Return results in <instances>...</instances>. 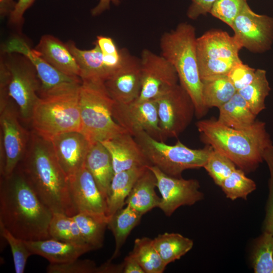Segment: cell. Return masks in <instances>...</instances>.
<instances>
[{
  "instance_id": "cell-2",
  "label": "cell",
  "mask_w": 273,
  "mask_h": 273,
  "mask_svg": "<svg viewBox=\"0 0 273 273\" xmlns=\"http://www.w3.org/2000/svg\"><path fill=\"white\" fill-rule=\"evenodd\" d=\"M18 166L39 199L53 213L69 216L78 213L68 178L57 161L50 140L33 130Z\"/></svg>"
},
{
  "instance_id": "cell-12",
  "label": "cell",
  "mask_w": 273,
  "mask_h": 273,
  "mask_svg": "<svg viewBox=\"0 0 273 273\" xmlns=\"http://www.w3.org/2000/svg\"><path fill=\"white\" fill-rule=\"evenodd\" d=\"M154 100L164 141L167 138H177L190 124L195 115L191 98L177 83Z\"/></svg>"
},
{
  "instance_id": "cell-13",
  "label": "cell",
  "mask_w": 273,
  "mask_h": 273,
  "mask_svg": "<svg viewBox=\"0 0 273 273\" xmlns=\"http://www.w3.org/2000/svg\"><path fill=\"white\" fill-rule=\"evenodd\" d=\"M231 27L243 48L251 52L262 53L273 43V17L253 12L247 3Z\"/></svg>"
},
{
  "instance_id": "cell-35",
  "label": "cell",
  "mask_w": 273,
  "mask_h": 273,
  "mask_svg": "<svg viewBox=\"0 0 273 273\" xmlns=\"http://www.w3.org/2000/svg\"><path fill=\"white\" fill-rule=\"evenodd\" d=\"M220 187L227 198L234 200L246 199L247 196L256 189V184L247 177L241 169H235L221 184Z\"/></svg>"
},
{
  "instance_id": "cell-10",
  "label": "cell",
  "mask_w": 273,
  "mask_h": 273,
  "mask_svg": "<svg viewBox=\"0 0 273 273\" xmlns=\"http://www.w3.org/2000/svg\"><path fill=\"white\" fill-rule=\"evenodd\" d=\"M2 52L19 53L31 62L40 81V98L74 91L80 86L82 80L80 77L66 75L55 68L21 37L15 36L7 40L2 47Z\"/></svg>"
},
{
  "instance_id": "cell-49",
  "label": "cell",
  "mask_w": 273,
  "mask_h": 273,
  "mask_svg": "<svg viewBox=\"0 0 273 273\" xmlns=\"http://www.w3.org/2000/svg\"><path fill=\"white\" fill-rule=\"evenodd\" d=\"M108 260L97 267L96 273H119L122 272V264H114Z\"/></svg>"
},
{
  "instance_id": "cell-25",
  "label": "cell",
  "mask_w": 273,
  "mask_h": 273,
  "mask_svg": "<svg viewBox=\"0 0 273 273\" xmlns=\"http://www.w3.org/2000/svg\"><path fill=\"white\" fill-rule=\"evenodd\" d=\"M156 187V177L148 167L134 184L126 199L125 204L143 215L152 209L158 207L161 198L155 192Z\"/></svg>"
},
{
  "instance_id": "cell-43",
  "label": "cell",
  "mask_w": 273,
  "mask_h": 273,
  "mask_svg": "<svg viewBox=\"0 0 273 273\" xmlns=\"http://www.w3.org/2000/svg\"><path fill=\"white\" fill-rule=\"evenodd\" d=\"M35 0H18L15 7L9 15L10 24L19 26L23 22L25 12L32 5Z\"/></svg>"
},
{
  "instance_id": "cell-5",
  "label": "cell",
  "mask_w": 273,
  "mask_h": 273,
  "mask_svg": "<svg viewBox=\"0 0 273 273\" xmlns=\"http://www.w3.org/2000/svg\"><path fill=\"white\" fill-rule=\"evenodd\" d=\"M114 103L104 82L82 80L79 90L80 132L90 144L128 133L114 118Z\"/></svg>"
},
{
  "instance_id": "cell-36",
  "label": "cell",
  "mask_w": 273,
  "mask_h": 273,
  "mask_svg": "<svg viewBox=\"0 0 273 273\" xmlns=\"http://www.w3.org/2000/svg\"><path fill=\"white\" fill-rule=\"evenodd\" d=\"M256 273H273V235L264 232L258 240L252 255Z\"/></svg>"
},
{
  "instance_id": "cell-6",
  "label": "cell",
  "mask_w": 273,
  "mask_h": 273,
  "mask_svg": "<svg viewBox=\"0 0 273 273\" xmlns=\"http://www.w3.org/2000/svg\"><path fill=\"white\" fill-rule=\"evenodd\" d=\"M79 90L39 97L30 120L33 130L49 140L63 133L81 131Z\"/></svg>"
},
{
  "instance_id": "cell-17",
  "label": "cell",
  "mask_w": 273,
  "mask_h": 273,
  "mask_svg": "<svg viewBox=\"0 0 273 273\" xmlns=\"http://www.w3.org/2000/svg\"><path fill=\"white\" fill-rule=\"evenodd\" d=\"M112 99L119 104H129L140 97L142 80L140 59L127 52L122 65L105 82Z\"/></svg>"
},
{
  "instance_id": "cell-22",
  "label": "cell",
  "mask_w": 273,
  "mask_h": 273,
  "mask_svg": "<svg viewBox=\"0 0 273 273\" xmlns=\"http://www.w3.org/2000/svg\"><path fill=\"white\" fill-rule=\"evenodd\" d=\"M25 241L33 255L42 256L53 264L78 259L83 254L92 250L87 245H77L52 238Z\"/></svg>"
},
{
  "instance_id": "cell-14",
  "label": "cell",
  "mask_w": 273,
  "mask_h": 273,
  "mask_svg": "<svg viewBox=\"0 0 273 273\" xmlns=\"http://www.w3.org/2000/svg\"><path fill=\"white\" fill-rule=\"evenodd\" d=\"M113 113L116 121L132 136L145 131L157 140L164 141L154 99L136 100L126 104L115 102Z\"/></svg>"
},
{
  "instance_id": "cell-47",
  "label": "cell",
  "mask_w": 273,
  "mask_h": 273,
  "mask_svg": "<svg viewBox=\"0 0 273 273\" xmlns=\"http://www.w3.org/2000/svg\"><path fill=\"white\" fill-rule=\"evenodd\" d=\"M120 3V0H99L97 5L91 10V15L93 16H99L110 9L111 3L118 6Z\"/></svg>"
},
{
  "instance_id": "cell-16",
  "label": "cell",
  "mask_w": 273,
  "mask_h": 273,
  "mask_svg": "<svg viewBox=\"0 0 273 273\" xmlns=\"http://www.w3.org/2000/svg\"><path fill=\"white\" fill-rule=\"evenodd\" d=\"M148 168L156 177L161 196L158 208L165 215L170 216L179 207L192 205L203 198L197 180L170 176L153 166Z\"/></svg>"
},
{
  "instance_id": "cell-44",
  "label": "cell",
  "mask_w": 273,
  "mask_h": 273,
  "mask_svg": "<svg viewBox=\"0 0 273 273\" xmlns=\"http://www.w3.org/2000/svg\"><path fill=\"white\" fill-rule=\"evenodd\" d=\"M95 42L99 46L103 54H116L120 51L113 39L110 37L98 35Z\"/></svg>"
},
{
  "instance_id": "cell-15",
  "label": "cell",
  "mask_w": 273,
  "mask_h": 273,
  "mask_svg": "<svg viewBox=\"0 0 273 273\" xmlns=\"http://www.w3.org/2000/svg\"><path fill=\"white\" fill-rule=\"evenodd\" d=\"M140 59L142 85L138 100L155 99L177 84L178 77L174 67L161 55L145 49Z\"/></svg>"
},
{
  "instance_id": "cell-18",
  "label": "cell",
  "mask_w": 273,
  "mask_h": 273,
  "mask_svg": "<svg viewBox=\"0 0 273 273\" xmlns=\"http://www.w3.org/2000/svg\"><path fill=\"white\" fill-rule=\"evenodd\" d=\"M68 181L71 196L78 213L108 217L106 200L84 165L69 177Z\"/></svg>"
},
{
  "instance_id": "cell-45",
  "label": "cell",
  "mask_w": 273,
  "mask_h": 273,
  "mask_svg": "<svg viewBox=\"0 0 273 273\" xmlns=\"http://www.w3.org/2000/svg\"><path fill=\"white\" fill-rule=\"evenodd\" d=\"M269 194L267 203L264 232L273 235V187H269Z\"/></svg>"
},
{
  "instance_id": "cell-27",
  "label": "cell",
  "mask_w": 273,
  "mask_h": 273,
  "mask_svg": "<svg viewBox=\"0 0 273 273\" xmlns=\"http://www.w3.org/2000/svg\"><path fill=\"white\" fill-rule=\"evenodd\" d=\"M217 121L228 127L244 129L256 121L255 115L245 99L237 92L233 97L219 108Z\"/></svg>"
},
{
  "instance_id": "cell-9",
  "label": "cell",
  "mask_w": 273,
  "mask_h": 273,
  "mask_svg": "<svg viewBox=\"0 0 273 273\" xmlns=\"http://www.w3.org/2000/svg\"><path fill=\"white\" fill-rule=\"evenodd\" d=\"M1 59L9 74L8 93L15 103L20 117L30 122L33 107L38 100L40 81L31 62L19 53H3Z\"/></svg>"
},
{
  "instance_id": "cell-4",
  "label": "cell",
  "mask_w": 273,
  "mask_h": 273,
  "mask_svg": "<svg viewBox=\"0 0 273 273\" xmlns=\"http://www.w3.org/2000/svg\"><path fill=\"white\" fill-rule=\"evenodd\" d=\"M197 37L195 27L186 22L165 32L161 37V55L174 67L179 84L187 91L195 108L199 119L208 110L202 97V83L200 76L197 56Z\"/></svg>"
},
{
  "instance_id": "cell-48",
  "label": "cell",
  "mask_w": 273,
  "mask_h": 273,
  "mask_svg": "<svg viewBox=\"0 0 273 273\" xmlns=\"http://www.w3.org/2000/svg\"><path fill=\"white\" fill-rule=\"evenodd\" d=\"M263 159L267 163L270 172L269 187H273V144L265 150Z\"/></svg>"
},
{
  "instance_id": "cell-11",
  "label": "cell",
  "mask_w": 273,
  "mask_h": 273,
  "mask_svg": "<svg viewBox=\"0 0 273 273\" xmlns=\"http://www.w3.org/2000/svg\"><path fill=\"white\" fill-rule=\"evenodd\" d=\"M11 100L0 109L1 176H9L18 167L25 154L30 136L21 124L18 111Z\"/></svg>"
},
{
  "instance_id": "cell-37",
  "label": "cell",
  "mask_w": 273,
  "mask_h": 273,
  "mask_svg": "<svg viewBox=\"0 0 273 273\" xmlns=\"http://www.w3.org/2000/svg\"><path fill=\"white\" fill-rule=\"evenodd\" d=\"M236 166L229 158L213 149L203 167L214 183L220 186L224 179L236 169Z\"/></svg>"
},
{
  "instance_id": "cell-20",
  "label": "cell",
  "mask_w": 273,
  "mask_h": 273,
  "mask_svg": "<svg viewBox=\"0 0 273 273\" xmlns=\"http://www.w3.org/2000/svg\"><path fill=\"white\" fill-rule=\"evenodd\" d=\"M101 142L111 156L115 173L150 166L134 136L128 133Z\"/></svg>"
},
{
  "instance_id": "cell-31",
  "label": "cell",
  "mask_w": 273,
  "mask_h": 273,
  "mask_svg": "<svg viewBox=\"0 0 273 273\" xmlns=\"http://www.w3.org/2000/svg\"><path fill=\"white\" fill-rule=\"evenodd\" d=\"M153 240L154 245L164 263L168 264L188 252L193 246V241L178 233H164Z\"/></svg>"
},
{
  "instance_id": "cell-21",
  "label": "cell",
  "mask_w": 273,
  "mask_h": 273,
  "mask_svg": "<svg viewBox=\"0 0 273 273\" xmlns=\"http://www.w3.org/2000/svg\"><path fill=\"white\" fill-rule=\"evenodd\" d=\"M34 50L46 61L59 71L80 77L76 61L66 43L50 34L41 36Z\"/></svg>"
},
{
  "instance_id": "cell-34",
  "label": "cell",
  "mask_w": 273,
  "mask_h": 273,
  "mask_svg": "<svg viewBox=\"0 0 273 273\" xmlns=\"http://www.w3.org/2000/svg\"><path fill=\"white\" fill-rule=\"evenodd\" d=\"M49 233L50 238L52 239L77 245L88 246L82 238L72 216L61 213H53L49 227Z\"/></svg>"
},
{
  "instance_id": "cell-39",
  "label": "cell",
  "mask_w": 273,
  "mask_h": 273,
  "mask_svg": "<svg viewBox=\"0 0 273 273\" xmlns=\"http://www.w3.org/2000/svg\"><path fill=\"white\" fill-rule=\"evenodd\" d=\"M247 0H217L210 14L230 27L241 12Z\"/></svg>"
},
{
  "instance_id": "cell-41",
  "label": "cell",
  "mask_w": 273,
  "mask_h": 273,
  "mask_svg": "<svg viewBox=\"0 0 273 273\" xmlns=\"http://www.w3.org/2000/svg\"><path fill=\"white\" fill-rule=\"evenodd\" d=\"M256 69L242 61L234 65L227 74L237 92L249 84L255 75Z\"/></svg>"
},
{
  "instance_id": "cell-32",
  "label": "cell",
  "mask_w": 273,
  "mask_h": 273,
  "mask_svg": "<svg viewBox=\"0 0 273 273\" xmlns=\"http://www.w3.org/2000/svg\"><path fill=\"white\" fill-rule=\"evenodd\" d=\"M129 254L136 260L145 273H162L167 266L156 250L153 240L148 237L136 238Z\"/></svg>"
},
{
  "instance_id": "cell-26",
  "label": "cell",
  "mask_w": 273,
  "mask_h": 273,
  "mask_svg": "<svg viewBox=\"0 0 273 273\" xmlns=\"http://www.w3.org/2000/svg\"><path fill=\"white\" fill-rule=\"evenodd\" d=\"M147 167L134 168L115 173L106 200L108 218L125 205L134 184Z\"/></svg>"
},
{
  "instance_id": "cell-28",
  "label": "cell",
  "mask_w": 273,
  "mask_h": 273,
  "mask_svg": "<svg viewBox=\"0 0 273 273\" xmlns=\"http://www.w3.org/2000/svg\"><path fill=\"white\" fill-rule=\"evenodd\" d=\"M143 215L128 205L116 211L109 217L107 228L115 239V247L109 260L116 258L132 230L139 223Z\"/></svg>"
},
{
  "instance_id": "cell-46",
  "label": "cell",
  "mask_w": 273,
  "mask_h": 273,
  "mask_svg": "<svg viewBox=\"0 0 273 273\" xmlns=\"http://www.w3.org/2000/svg\"><path fill=\"white\" fill-rule=\"evenodd\" d=\"M122 264L123 273H145L136 260L129 253L125 257Z\"/></svg>"
},
{
  "instance_id": "cell-24",
  "label": "cell",
  "mask_w": 273,
  "mask_h": 273,
  "mask_svg": "<svg viewBox=\"0 0 273 273\" xmlns=\"http://www.w3.org/2000/svg\"><path fill=\"white\" fill-rule=\"evenodd\" d=\"M66 43L78 66L82 80L104 82L110 76V73L105 65L103 54L95 42L94 48L88 50L79 49L72 40Z\"/></svg>"
},
{
  "instance_id": "cell-42",
  "label": "cell",
  "mask_w": 273,
  "mask_h": 273,
  "mask_svg": "<svg viewBox=\"0 0 273 273\" xmlns=\"http://www.w3.org/2000/svg\"><path fill=\"white\" fill-rule=\"evenodd\" d=\"M217 0H192V3L187 11L188 17L192 20L198 18L201 15L210 13Z\"/></svg>"
},
{
  "instance_id": "cell-50",
  "label": "cell",
  "mask_w": 273,
  "mask_h": 273,
  "mask_svg": "<svg viewBox=\"0 0 273 273\" xmlns=\"http://www.w3.org/2000/svg\"><path fill=\"white\" fill-rule=\"evenodd\" d=\"M16 3L14 0H0L1 17L9 16L14 9Z\"/></svg>"
},
{
  "instance_id": "cell-3",
  "label": "cell",
  "mask_w": 273,
  "mask_h": 273,
  "mask_svg": "<svg viewBox=\"0 0 273 273\" xmlns=\"http://www.w3.org/2000/svg\"><path fill=\"white\" fill-rule=\"evenodd\" d=\"M201 141L232 160L244 172L254 170L263 161L265 150L272 144L265 123L256 120L250 127H228L211 118L196 123Z\"/></svg>"
},
{
  "instance_id": "cell-1",
  "label": "cell",
  "mask_w": 273,
  "mask_h": 273,
  "mask_svg": "<svg viewBox=\"0 0 273 273\" xmlns=\"http://www.w3.org/2000/svg\"><path fill=\"white\" fill-rule=\"evenodd\" d=\"M53 212L41 202L18 166L0 181V223L24 241L51 238Z\"/></svg>"
},
{
  "instance_id": "cell-38",
  "label": "cell",
  "mask_w": 273,
  "mask_h": 273,
  "mask_svg": "<svg viewBox=\"0 0 273 273\" xmlns=\"http://www.w3.org/2000/svg\"><path fill=\"white\" fill-rule=\"evenodd\" d=\"M0 233L10 246L16 273H23L29 257L33 255L25 241L13 235L0 223Z\"/></svg>"
},
{
  "instance_id": "cell-8",
  "label": "cell",
  "mask_w": 273,
  "mask_h": 273,
  "mask_svg": "<svg viewBox=\"0 0 273 273\" xmlns=\"http://www.w3.org/2000/svg\"><path fill=\"white\" fill-rule=\"evenodd\" d=\"M197 56L201 80L227 75L232 67L242 62L243 47L234 35L221 30H209L197 38Z\"/></svg>"
},
{
  "instance_id": "cell-19",
  "label": "cell",
  "mask_w": 273,
  "mask_h": 273,
  "mask_svg": "<svg viewBox=\"0 0 273 273\" xmlns=\"http://www.w3.org/2000/svg\"><path fill=\"white\" fill-rule=\"evenodd\" d=\"M50 141L57 161L68 178L84 165L91 144L80 131L63 133Z\"/></svg>"
},
{
  "instance_id": "cell-29",
  "label": "cell",
  "mask_w": 273,
  "mask_h": 273,
  "mask_svg": "<svg viewBox=\"0 0 273 273\" xmlns=\"http://www.w3.org/2000/svg\"><path fill=\"white\" fill-rule=\"evenodd\" d=\"M201 81L203 102L208 109L212 107L219 108L237 93L227 75L210 77Z\"/></svg>"
},
{
  "instance_id": "cell-33",
  "label": "cell",
  "mask_w": 273,
  "mask_h": 273,
  "mask_svg": "<svg viewBox=\"0 0 273 273\" xmlns=\"http://www.w3.org/2000/svg\"><path fill=\"white\" fill-rule=\"evenodd\" d=\"M271 90L263 69L256 70L253 81L237 92L245 99L252 111L256 115L265 109V100Z\"/></svg>"
},
{
  "instance_id": "cell-40",
  "label": "cell",
  "mask_w": 273,
  "mask_h": 273,
  "mask_svg": "<svg viewBox=\"0 0 273 273\" xmlns=\"http://www.w3.org/2000/svg\"><path fill=\"white\" fill-rule=\"evenodd\" d=\"M97 267L93 260L77 259L63 263H50L46 270L48 273H96Z\"/></svg>"
},
{
  "instance_id": "cell-30",
  "label": "cell",
  "mask_w": 273,
  "mask_h": 273,
  "mask_svg": "<svg viewBox=\"0 0 273 273\" xmlns=\"http://www.w3.org/2000/svg\"><path fill=\"white\" fill-rule=\"evenodd\" d=\"M72 217L86 244L93 250L101 248L109 218L86 212H78Z\"/></svg>"
},
{
  "instance_id": "cell-7",
  "label": "cell",
  "mask_w": 273,
  "mask_h": 273,
  "mask_svg": "<svg viewBox=\"0 0 273 273\" xmlns=\"http://www.w3.org/2000/svg\"><path fill=\"white\" fill-rule=\"evenodd\" d=\"M134 138L150 166L175 177H181L185 170L203 167L213 149L207 145L202 149H192L179 141L174 145H168L145 131L137 133Z\"/></svg>"
},
{
  "instance_id": "cell-23",
  "label": "cell",
  "mask_w": 273,
  "mask_h": 273,
  "mask_svg": "<svg viewBox=\"0 0 273 273\" xmlns=\"http://www.w3.org/2000/svg\"><path fill=\"white\" fill-rule=\"evenodd\" d=\"M84 166L92 175L101 192L107 200L115 173L111 156L101 142L90 144L85 157Z\"/></svg>"
}]
</instances>
